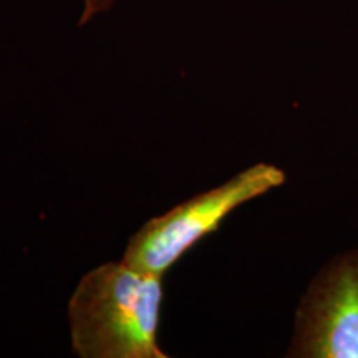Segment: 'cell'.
<instances>
[{"label":"cell","mask_w":358,"mask_h":358,"mask_svg":"<svg viewBox=\"0 0 358 358\" xmlns=\"http://www.w3.org/2000/svg\"><path fill=\"white\" fill-rule=\"evenodd\" d=\"M163 277L127 262L87 272L69 302L71 350L80 358H168L158 343Z\"/></svg>","instance_id":"obj_1"},{"label":"cell","mask_w":358,"mask_h":358,"mask_svg":"<svg viewBox=\"0 0 358 358\" xmlns=\"http://www.w3.org/2000/svg\"><path fill=\"white\" fill-rule=\"evenodd\" d=\"M285 181L287 176L275 164H252L222 185L146 221L129 237L123 261L138 271L164 277L187 250L216 232L236 209L277 189Z\"/></svg>","instance_id":"obj_2"},{"label":"cell","mask_w":358,"mask_h":358,"mask_svg":"<svg viewBox=\"0 0 358 358\" xmlns=\"http://www.w3.org/2000/svg\"><path fill=\"white\" fill-rule=\"evenodd\" d=\"M289 358H358V245L329 259L295 308Z\"/></svg>","instance_id":"obj_3"},{"label":"cell","mask_w":358,"mask_h":358,"mask_svg":"<svg viewBox=\"0 0 358 358\" xmlns=\"http://www.w3.org/2000/svg\"><path fill=\"white\" fill-rule=\"evenodd\" d=\"M116 0H85L83 2V12L80 15V22L78 25H85L88 24L93 17H96L98 13H103L106 10H110L113 7V3Z\"/></svg>","instance_id":"obj_4"}]
</instances>
